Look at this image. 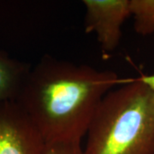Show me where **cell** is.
Returning a JSON list of instances; mask_svg holds the SVG:
<instances>
[{
	"label": "cell",
	"mask_w": 154,
	"mask_h": 154,
	"mask_svg": "<svg viewBox=\"0 0 154 154\" xmlns=\"http://www.w3.org/2000/svg\"><path fill=\"white\" fill-rule=\"evenodd\" d=\"M85 30L94 33L104 52L114 51L120 43L122 27L131 17L130 0H84Z\"/></svg>",
	"instance_id": "obj_4"
},
{
	"label": "cell",
	"mask_w": 154,
	"mask_h": 154,
	"mask_svg": "<svg viewBox=\"0 0 154 154\" xmlns=\"http://www.w3.org/2000/svg\"><path fill=\"white\" fill-rule=\"evenodd\" d=\"M140 81H141L142 82L146 84L149 88H151L154 92V75H141L140 77L138 78Z\"/></svg>",
	"instance_id": "obj_8"
},
{
	"label": "cell",
	"mask_w": 154,
	"mask_h": 154,
	"mask_svg": "<svg viewBox=\"0 0 154 154\" xmlns=\"http://www.w3.org/2000/svg\"><path fill=\"white\" fill-rule=\"evenodd\" d=\"M45 154H82V148L75 143L47 145Z\"/></svg>",
	"instance_id": "obj_7"
},
{
	"label": "cell",
	"mask_w": 154,
	"mask_h": 154,
	"mask_svg": "<svg viewBox=\"0 0 154 154\" xmlns=\"http://www.w3.org/2000/svg\"><path fill=\"white\" fill-rule=\"evenodd\" d=\"M122 82L115 71L45 56L15 101L46 145L81 144L103 98Z\"/></svg>",
	"instance_id": "obj_1"
},
{
	"label": "cell",
	"mask_w": 154,
	"mask_h": 154,
	"mask_svg": "<svg viewBox=\"0 0 154 154\" xmlns=\"http://www.w3.org/2000/svg\"><path fill=\"white\" fill-rule=\"evenodd\" d=\"M30 67L0 51V103L15 101Z\"/></svg>",
	"instance_id": "obj_5"
},
{
	"label": "cell",
	"mask_w": 154,
	"mask_h": 154,
	"mask_svg": "<svg viewBox=\"0 0 154 154\" xmlns=\"http://www.w3.org/2000/svg\"><path fill=\"white\" fill-rule=\"evenodd\" d=\"M134 31L140 35L154 33V0H130Z\"/></svg>",
	"instance_id": "obj_6"
},
{
	"label": "cell",
	"mask_w": 154,
	"mask_h": 154,
	"mask_svg": "<svg viewBox=\"0 0 154 154\" xmlns=\"http://www.w3.org/2000/svg\"><path fill=\"white\" fill-rule=\"evenodd\" d=\"M82 154H154V92L138 78L103 98Z\"/></svg>",
	"instance_id": "obj_2"
},
{
	"label": "cell",
	"mask_w": 154,
	"mask_h": 154,
	"mask_svg": "<svg viewBox=\"0 0 154 154\" xmlns=\"http://www.w3.org/2000/svg\"><path fill=\"white\" fill-rule=\"evenodd\" d=\"M46 146L16 101L0 103V154H45Z\"/></svg>",
	"instance_id": "obj_3"
}]
</instances>
